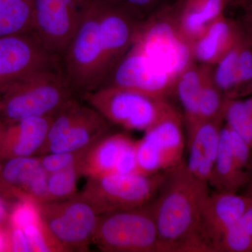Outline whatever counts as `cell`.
Masks as SVG:
<instances>
[{
	"instance_id": "14",
	"label": "cell",
	"mask_w": 252,
	"mask_h": 252,
	"mask_svg": "<svg viewBox=\"0 0 252 252\" xmlns=\"http://www.w3.org/2000/svg\"><path fill=\"white\" fill-rule=\"evenodd\" d=\"M252 204V199L237 193L209 194L202 208L200 230L204 240L216 252L220 239Z\"/></svg>"
},
{
	"instance_id": "40",
	"label": "cell",
	"mask_w": 252,
	"mask_h": 252,
	"mask_svg": "<svg viewBox=\"0 0 252 252\" xmlns=\"http://www.w3.org/2000/svg\"><path fill=\"white\" fill-rule=\"evenodd\" d=\"M229 1H235V2L240 3L248 5L252 2V0H229Z\"/></svg>"
},
{
	"instance_id": "36",
	"label": "cell",
	"mask_w": 252,
	"mask_h": 252,
	"mask_svg": "<svg viewBox=\"0 0 252 252\" xmlns=\"http://www.w3.org/2000/svg\"><path fill=\"white\" fill-rule=\"evenodd\" d=\"M9 215L6 201L0 194V228L7 225Z\"/></svg>"
},
{
	"instance_id": "35",
	"label": "cell",
	"mask_w": 252,
	"mask_h": 252,
	"mask_svg": "<svg viewBox=\"0 0 252 252\" xmlns=\"http://www.w3.org/2000/svg\"><path fill=\"white\" fill-rule=\"evenodd\" d=\"M240 220L245 229L252 238V204L244 212Z\"/></svg>"
},
{
	"instance_id": "26",
	"label": "cell",
	"mask_w": 252,
	"mask_h": 252,
	"mask_svg": "<svg viewBox=\"0 0 252 252\" xmlns=\"http://www.w3.org/2000/svg\"><path fill=\"white\" fill-rule=\"evenodd\" d=\"M224 120L252 149V97L245 100L227 99Z\"/></svg>"
},
{
	"instance_id": "33",
	"label": "cell",
	"mask_w": 252,
	"mask_h": 252,
	"mask_svg": "<svg viewBox=\"0 0 252 252\" xmlns=\"http://www.w3.org/2000/svg\"><path fill=\"white\" fill-rule=\"evenodd\" d=\"M122 6L134 18L135 16L152 9L160 0H110Z\"/></svg>"
},
{
	"instance_id": "37",
	"label": "cell",
	"mask_w": 252,
	"mask_h": 252,
	"mask_svg": "<svg viewBox=\"0 0 252 252\" xmlns=\"http://www.w3.org/2000/svg\"><path fill=\"white\" fill-rule=\"evenodd\" d=\"M0 252H9V238L6 226L0 228Z\"/></svg>"
},
{
	"instance_id": "11",
	"label": "cell",
	"mask_w": 252,
	"mask_h": 252,
	"mask_svg": "<svg viewBox=\"0 0 252 252\" xmlns=\"http://www.w3.org/2000/svg\"><path fill=\"white\" fill-rule=\"evenodd\" d=\"M34 31L0 38V91L32 72L57 67Z\"/></svg>"
},
{
	"instance_id": "19",
	"label": "cell",
	"mask_w": 252,
	"mask_h": 252,
	"mask_svg": "<svg viewBox=\"0 0 252 252\" xmlns=\"http://www.w3.org/2000/svg\"><path fill=\"white\" fill-rule=\"evenodd\" d=\"M229 0H182L177 21L181 32L193 43L222 12Z\"/></svg>"
},
{
	"instance_id": "38",
	"label": "cell",
	"mask_w": 252,
	"mask_h": 252,
	"mask_svg": "<svg viewBox=\"0 0 252 252\" xmlns=\"http://www.w3.org/2000/svg\"><path fill=\"white\" fill-rule=\"evenodd\" d=\"M247 6L246 16H245V21H246L247 28L249 32L250 39L249 40L252 43V2Z\"/></svg>"
},
{
	"instance_id": "23",
	"label": "cell",
	"mask_w": 252,
	"mask_h": 252,
	"mask_svg": "<svg viewBox=\"0 0 252 252\" xmlns=\"http://www.w3.org/2000/svg\"><path fill=\"white\" fill-rule=\"evenodd\" d=\"M41 167L39 158L32 156L11 158L1 170L3 185L12 189L16 196L21 195Z\"/></svg>"
},
{
	"instance_id": "41",
	"label": "cell",
	"mask_w": 252,
	"mask_h": 252,
	"mask_svg": "<svg viewBox=\"0 0 252 252\" xmlns=\"http://www.w3.org/2000/svg\"><path fill=\"white\" fill-rule=\"evenodd\" d=\"M250 91H252V80L251 84H250Z\"/></svg>"
},
{
	"instance_id": "29",
	"label": "cell",
	"mask_w": 252,
	"mask_h": 252,
	"mask_svg": "<svg viewBox=\"0 0 252 252\" xmlns=\"http://www.w3.org/2000/svg\"><path fill=\"white\" fill-rule=\"evenodd\" d=\"M25 233L34 252H64L59 242L48 229L44 220L28 225Z\"/></svg>"
},
{
	"instance_id": "32",
	"label": "cell",
	"mask_w": 252,
	"mask_h": 252,
	"mask_svg": "<svg viewBox=\"0 0 252 252\" xmlns=\"http://www.w3.org/2000/svg\"><path fill=\"white\" fill-rule=\"evenodd\" d=\"M6 228L9 238V252H33L24 230L8 224Z\"/></svg>"
},
{
	"instance_id": "24",
	"label": "cell",
	"mask_w": 252,
	"mask_h": 252,
	"mask_svg": "<svg viewBox=\"0 0 252 252\" xmlns=\"http://www.w3.org/2000/svg\"><path fill=\"white\" fill-rule=\"evenodd\" d=\"M240 38L233 47L217 63V67L213 74L214 81L220 92L226 93L229 95L235 94L238 88L243 85L240 68Z\"/></svg>"
},
{
	"instance_id": "8",
	"label": "cell",
	"mask_w": 252,
	"mask_h": 252,
	"mask_svg": "<svg viewBox=\"0 0 252 252\" xmlns=\"http://www.w3.org/2000/svg\"><path fill=\"white\" fill-rule=\"evenodd\" d=\"M175 21L165 16L152 20L139 28L134 42L159 69L177 82L191 65L193 53V43L182 34Z\"/></svg>"
},
{
	"instance_id": "13",
	"label": "cell",
	"mask_w": 252,
	"mask_h": 252,
	"mask_svg": "<svg viewBox=\"0 0 252 252\" xmlns=\"http://www.w3.org/2000/svg\"><path fill=\"white\" fill-rule=\"evenodd\" d=\"M33 31L45 49L61 58L77 31L81 16L62 0H32Z\"/></svg>"
},
{
	"instance_id": "12",
	"label": "cell",
	"mask_w": 252,
	"mask_h": 252,
	"mask_svg": "<svg viewBox=\"0 0 252 252\" xmlns=\"http://www.w3.org/2000/svg\"><path fill=\"white\" fill-rule=\"evenodd\" d=\"M252 162V149L225 125L220 129V145L209 185L217 192L238 193L248 185Z\"/></svg>"
},
{
	"instance_id": "31",
	"label": "cell",
	"mask_w": 252,
	"mask_h": 252,
	"mask_svg": "<svg viewBox=\"0 0 252 252\" xmlns=\"http://www.w3.org/2000/svg\"><path fill=\"white\" fill-rule=\"evenodd\" d=\"M86 150L77 152L44 154L42 157L39 158L41 166L49 174L61 171L73 166L80 167L81 160Z\"/></svg>"
},
{
	"instance_id": "25",
	"label": "cell",
	"mask_w": 252,
	"mask_h": 252,
	"mask_svg": "<svg viewBox=\"0 0 252 252\" xmlns=\"http://www.w3.org/2000/svg\"><path fill=\"white\" fill-rule=\"evenodd\" d=\"M227 99L222 96L221 92L217 87L211 71L205 67L199 99V121L224 120Z\"/></svg>"
},
{
	"instance_id": "4",
	"label": "cell",
	"mask_w": 252,
	"mask_h": 252,
	"mask_svg": "<svg viewBox=\"0 0 252 252\" xmlns=\"http://www.w3.org/2000/svg\"><path fill=\"white\" fill-rule=\"evenodd\" d=\"M82 97L111 124L126 130L145 132L175 109L166 99L117 86H103Z\"/></svg>"
},
{
	"instance_id": "22",
	"label": "cell",
	"mask_w": 252,
	"mask_h": 252,
	"mask_svg": "<svg viewBox=\"0 0 252 252\" xmlns=\"http://www.w3.org/2000/svg\"><path fill=\"white\" fill-rule=\"evenodd\" d=\"M32 0H0V38L33 31Z\"/></svg>"
},
{
	"instance_id": "3",
	"label": "cell",
	"mask_w": 252,
	"mask_h": 252,
	"mask_svg": "<svg viewBox=\"0 0 252 252\" xmlns=\"http://www.w3.org/2000/svg\"><path fill=\"white\" fill-rule=\"evenodd\" d=\"M61 58L63 72L76 94L83 96L102 86L110 66L99 31L96 0L81 16L77 31Z\"/></svg>"
},
{
	"instance_id": "16",
	"label": "cell",
	"mask_w": 252,
	"mask_h": 252,
	"mask_svg": "<svg viewBox=\"0 0 252 252\" xmlns=\"http://www.w3.org/2000/svg\"><path fill=\"white\" fill-rule=\"evenodd\" d=\"M54 117H31L0 125V156L32 157L45 142Z\"/></svg>"
},
{
	"instance_id": "1",
	"label": "cell",
	"mask_w": 252,
	"mask_h": 252,
	"mask_svg": "<svg viewBox=\"0 0 252 252\" xmlns=\"http://www.w3.org/2000/svg\"><path fill=\"white\" fill-rule=\"evenodd\" d=\"M210 185L192 175L185 161L164 172L152 203L159 252H212L203 238L200 217Z\"/></svg>"
},
{
	"instance_id": "42",
	"label": "cell",
	"mask_w": 252,
	"mask_h": 252,
	"mask_svg": "<svg viewBox=\"0 0 252 252\" xmlns=\"http://www.w3.org/2000/svg\"><path fill=\"white\" fill-rule=\"evenodd\" d=\"M1 170H2V169H1V165H0V175H1Z\"/></svg>"
},
{
	"instance_id": "30",
	"label": "cell",
	"mask_w": 252,
	"mask_h": 252,
	"mask_svg": "<svg viewBox=\"0 0 252 252\" xmlns=\"http://www.w3.org/2000/svg\"><path fill=\"white\" fill-rule=\"evenodd\" d=\"M240 220L225 232L217 245L216 252H252V238Z\"/></svg>"
},
{
	"instance_id": "17",
	"label": "cell",
	"mask_w": 252,
	"mask_h": 252,
	"mask_svg": "<svg viewBox=\"0 0 252 252\" xmlns=\"http://www.w3.org/2000/svg\"><path fill=\"white\" fill-rule=\"evenodd\" d=\"M111 124L89 104L64 135L40 149L41 154L85 151L107 135Z\"/></svg>"
},
{
	"instance_id": "27",
	"label": "cell",
	"mask_w": 252,
	"mask_h": 252,
	"mask_svg": "<svg viewBox=\"0 0 252 252\" xmlns=\"http://www.w3.org/2000/svg\"><path fill=\"white\" fill-rule=\"evenodd\" d=\"M81 175L79 166H73L49 174L47 202L64 200L77 195V180Z\"/></svg>"
},
{
	"instance_id": "34",
	"label": "cell",
	"mask_w": 252,
	"mask_h": 252,
	"mask_svg": "<svg viewBox=\"0 0 252 252\" xmlns=\"http://www.w3.org/2000/svg\"><path fill=\"white\" fill-rule=\"evenodd\" d=\"M62 1L78 14L82 16L86 10L92 4L94 0H62Z\"/></svg>"
},
{
	"instance_id": "5",
	"label": "cell",
	"mask_w": 252,
	"mask_h": 252,
	"mask_svg": "<svg viewBox=\"0 0 252 252\" xmlns=\"http://www.w3.org/2000/svg\"><path fill=\"white\" fill-rule=\"evenodd\" d=\"M151 203L139 208L99 215L93 243L107 252H159L158 234Z\"/></svg>"
},
{
	"instance_id": "20",
	"label": "cell",
	"mask_w": 252,
	"mask_h": 252,
	"mask_svg": "<svg viewBox=\"0 0 252 252\" xmlns=\"http://www.w3.org/2000/svg\"><path fill=\"white\" fill-rule=\"evenodd\" d=\"M238 39L233 26L221 15L194 41L193 58L207 64L217 63Z\"/></svg>"
},
{
	"instance_id": "18",
	"label": "cell",
	"mask_w": 252,
	"mask_h": 252,
	"mask_svg": "<svg viewBox=\"0 0 252 252\" xmlns=\"http://www.w3.org/2000/svg\"><path fill=\"white\" fill-rule=\"evenodd\" d=\"M134 142L125 134L104 136L86 151L81 162V175L90 178L118 173L126 152Z\"/></svg>"
},
{
	"instance_id": "15",
	"label": "cell",
	"mask_w": 252,
	"mask_h": 252,
	"mask_svg": "<svg viewBox=\"0 0 252 252\" xmlns=\"http://www.w3.org/2000/svg\"><path fill=\"white\" fill-rule=\"evenodd\" d=\"M222 122L200 121L187 128L189 157L186 165L192 175L207 183L217 158Z\"/></svg>"
},
{
	"instance_id": "28",
	"label": "cell",
	"mask_w": 252,
	"mask_h": 252,
	"mask_svg": "<svg viewBox=\"0 0 252 252\" xmlns=\"http://www.w3.org/2000/svg\"><path fill=\"white\" fill-rule=\"evenodd\" d=\"M18 201L10 212L8 225L24 229L42 220L39 203L26 195L18 196Z\"/></svg>"
},
{
	"instance_id": "21",
	"label": "cell",
	"mask_w": 252,
	"mask_h": 252,
	"mask_svg": "<svg viewBox=\"0 0 252 252\" xmlns=\"http://www.w3.org/2000/svg\"><path fill=\"white\" fill-rule=\"evenodd\" d=\"M204 72L205 68L190 65L176 82L175 90L184 109L186 129L200 122L198 103L203 87Z\"/></svg>"
},
{
	"instance_id": "9",
	"label": "cell",
	"mask_w": 252,
	"mask_h": 252,
	"mask_svg": "<svg viewBox=\"0 0 252 252\" xmlns=\"http://www.w3.org/2000/svg\"><path fill=\"white\" fill-rule=\"evenodd\" d=\"M184 119L175 109L136 141L137 170L146 175L167 171L185 162Z\"/></svg>"
},
{
	"instance_id": "7",
	"label": "cell",
	"mask_w": 252,
	"mask_h": 252,
	"mask_svg": "<svg viewBox=\"0 0 252 252\" xmlns=\"http://www.w3.org/2000/svg\"><path fill=\"white\" fill-rule=\"evenodd\" d=\"M41 218L64 252L89 249L99 215L82 194L64 200L39 203Z\"/></svg>"
},
{
	"instance_id": "39",
	"label": "cell",
	"mask_w": 252,
	"mask_h": 252,
	"mask_svg": "<svg viewBox=\"0 0 252 252\" xmlns=\"http://www.w3.org/2000/svg\"><path fill=\"white\" fill-rule=\"evenodd\" d=\"M246 190H245L244 195L249 197V198L252 199V162L251 167V171H250V179L248 185L245 187Z\"/></svg>"
},
{
	"instance_id": "2",
	"label": "cell",
	"mask_w": 252,
	"mask_h": 252,
	"mask_svg": "<svg viewBox=\"0 0 252 252\" xmlns=\"http://www.w3.org/2000/svg\"><path fill=\"white\" fill-rule=\"evenodd\" d=\"M0 117L4 124L31 117H54L75 98V92L58 67L32 72L0 91Z\"/></svg>"
},
{
	"instance_id": "10",
	"label": "cell",
	"mask_w": 252,
	"mask_h": 252,
	"mask_svg": "<svg viewBox=\"0 0 252 252\" xmlns=\"http://www.w3.org/2000/svg\"><path fill=\"white\" fill-rule=\"evenodd\" d=\"M175 84L176 81L159 69L134 42L113 66L100 87L125 88L166 99Z\"/></svg>"
},
{
	"instance_id": "6",
	"label": "cell",
	"mask_w": 252,
	"mask_h": 252,
	"mask_svg": "<svg viewBox=\"0 0 252 252\" xmlns=\"http://www.w3.org/2000/svg\"><path fill=\"white\" fill-rule=\"evenodd\" d=\"M164 172L152 175L114 173L90 177L81 194L99 215L139 208L155 198Z\"/></svg>"
}]
</instances>
